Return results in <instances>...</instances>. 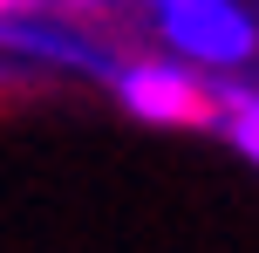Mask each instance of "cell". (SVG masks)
<instances>
[{"label": "cell", "instance_id": "6da1fadb", "mask_svg": "<svg viewBox=\"0 0 259 253\" xmlns=\"http://www.w3.org/2000/svg\"><path fill=\"white\" fill-rule=\"evenodd\" d=\"M157 27L184 62H205V68H239L259 48L252 14L232 0H157Z\"/></svg>", "mask_w": 259, "mask_h": 253}, {"label": "cell", "instance_id": "7a4b0ae2", "mask_svg": "<svg viewBox=\"0 0 259 253\" xmlns=\"http://www.w3.org/2000/svg\"><path fill=\"white\" fill-rule=\"evenodd\" d=\"M109 82H116L123 110L143 123H198L205 117V89L184 62H123V68H109Z\"/></svg>", "mask_w": 259, "mask_h": 253}, {"label": "cell", "instance_id": "3957f363", "mask_svg": "<svg viewBox=\"0 0 259 253\" xmlns=\"http://www.w3.org/2000/svg\"><path fill=\"white\" fill-rule=\"evenodd\" d=\"M0 48H27V55H48V62H68V68H89V76H109V55H96L89 41L62 34V27H41V21H21V14H0Z\"/></svg>", "mask_w": 259, "mask_h": 253}, {"label": "cell", "instance_id": "277c9868", "mask_svg": "<svg viewBox=\"0 0 259 253\" xmlns=\"http://www.w3.org/2000/svg\"><path fill=\"white\" fill-rule=\"evenodd\" d=\"M225 103H232V117H225L232 144H239V151H246V158L259 164V89H252V96H246V89H232Z\"/></svg>", "mask_w": 259, "mask_h": 253}, {"label": "cell", "instance_id": "5b68a950", "mask_svg": "<svg viewBox=\"0 0 259 253\" xmlns=\"http://www.w3.org/2000/svg\"><path fill=\"white\" fill-rule=\"evenodd\" d=\"M21 7H27V0H0V14H21Z\"/></svg>", "mask_w": 259, "mask_h": 253}, {"label": "cell", "instance_id": "8992f818", "mask_svg": "<svg viewBox=\"0 0 259 253\" xmlns=\"http://www.w3.org/2000/svg\"><path fill=\"white\" fill-rule=\"evenodd\" d=\"M150 7H157V0H150Z\"/></svg>", "mask_w": 259, "mask_h": 253}]
</instances>
